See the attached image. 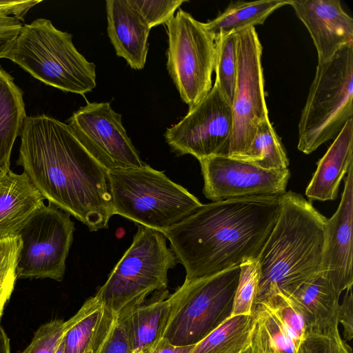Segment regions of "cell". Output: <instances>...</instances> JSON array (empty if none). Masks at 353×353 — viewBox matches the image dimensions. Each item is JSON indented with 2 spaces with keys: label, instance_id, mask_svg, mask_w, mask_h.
Returning a JSON list of instances; mask_svg holds the SVG:
<instances>
[{
  "label": "cell",
  "instance_id": "5bb4252c",
  "mask_svg": "<svg viewBox=\"0 0 353 353\" xmlns=\"http://www.w3.org/2000/svg\"><path fill=\"white\" fill-rule=\"evenodd\" d=\"M204 180L203 193L212 201L258 196H281L290 172L265 170L228 156L199 161Z\"/></svg>",
  "mask_w": 353,
  "mask_h": 353
},
{
  "label": "cell",
  "instance_id": "603a6c76",
  "mask_svg": "<svg viewBox=\"0 0 353 353\" xmlns=\"http://www.w3.org/2000/svg\"><path fill=\"white\" fill-rule=\"evenodd\" d=\"M23 91L0 65V172L10 170L14 141L27 117Z\"/></svg>",
  "mask_w": 353,
  "mask_h": 353
},
{
  "label": "cell",
  "instance_id": "d4e9b609",
  "mask_svg": "<svg viewBox=\"0 0 353 353\" xmlns=\"http://www.w3.org/2000/svg\"><path fill=\"white\" fill-rule=\"evenodd\" d=\"M253 316H230L189 353H243L250 345Z\"/></svg>",
  "mask_w": 353,
  "mask_h": 353
},
{
  "label": "cell",
  "instance_id": "1f68e13d",
  "mask_svg": "<svg viewBox=\"0 0 353 353\" xmlns=\"http://www.w3.org/2000/svg\"><path fill=\"white\" fill-rule=\"evenodd\" d=\"M262 304L276 315L299 348L307 335V326L297 307L288 297L281 294L274 295Z\"/></svg>",
  "mask_w": 353,
  "mask_h": 353
},
{
  "label": "cell",
  "instance_id": "ac0fdd59",
  "mask_svg": "<svg viewBox=\"0 0 353 353\" xmlns=\"http://www.w3.org/2000/svg\"><path fill=\"white\" fill-rule=\"evenodd\" d=\"M117 316L94 295L64 323L65 353H99Z\"/></svg>",
  "mask_w": 353,
  "mask_h": 353
},
{
  "label": "cell",
  "instance_id": "b9f144b4",
  "mask_svg": "<svg viewBox=\"0 0 353 353\" xmlns=\"http://www.w3.org/2000/svg\"><path fill=\"white\" fill-rule=\"evenodd\" d=\"M243 353H249V347Z\"/></svg>",
  "mask_w": 353,
  "mask_h": 353
},
{
  "label": "cell",
  "instance_id": "74e56055",
  "mask_svg": "<svg viewBox=\"0 0 353 353\" xmlns=\"http://www.w3.org/2000/svg\"><path fill=\"white\" fill-rule=\"evenodd\" d=\"M193 345L175 346L161 337L137 353H189Z\"/></svg>",
  "mask_w": 353,
  "mask_h": 353
},
{
  "label": "cell",
  "instance_id": "60d3db41",
  "mask_svg": "<svg viewBox=\"0 0 353 353\" xmlns=\"http://www.w3.org/2000/svg\"><path fill=\"white\" fill-rule=\"evenodd\" d=\"M249 353H262L256 347L250 343L249 347Z\"/></svg>",
  "mask_w": 353,
  "mask_h": 353
},
{
  "label": "cell",
  "instance_id": "8fae6325",
  "mask_svg": "<svg viewBox=\"0 0 353 353\" xmlns=\"http://www.w3.org/2000/svg\"><path fill=\"white\" fill-rule=\"evenodd\" d=\"M236 79L231 104L233 127L228 157L249 148L259 125L268 119L261 64L262 46L254 27L236 32Z\"/></svg>",
  "mask_w": 353,
  "mask_h": 353
},
{
  "label": "cell",
  "instance_id": "30bf717a",
  "mask_svg": "<svg viewBox=\"0 0 353 353\" xmlns=\"http://www.w3.org/2000/svg\"><path fill=\"white\" fill-rule=\"evenodd\" d=\"M74 223L70 214L43 203L16 232L20 241L16 261L17 279L61 281L73 241Z\"/></svg>",
  "mask_w": 353,
  "mask_h": 353
},
{
  "label": "cell",
  "instance_id": "9c48e42d",
  "mask_svg": "<svg viewBox=\"0 0 353 353\" xmlns=\"http://www.w3.org/2000/svg\"><path fill=\"white\" fill-rule=\"evenodd\" d=\"M165 24L168 35V73L181 99L190 110L212 87L215 39L204 23L181 8Z\"/></svg>",
  "mask_w": 353,
  "mask_h": 353
},
{
  "label": "cell",
  "instance_id": "8992f818",
  "mask_svg": "<svg viewBox=\"0 0 353 353\" xmlns=\"http://www.w3.org/2000/svg\"><path fill=\"white\" fill-rule=\"evenodd\" d=\"M353 43L317 65L299 123L297 148L309 154L335 139L353 115Z\"/></svg>",
  "mask_w": 353,
  "mask_h": 353
},
{
  "label": "cell",
  "instance_id": "8d00e7d4",
  "mask_svg": "<svg viewBox=\"0 0 353 353\" xmlns=\"http://www.w3.org/2000/svg\"><path fill=\"white\" fill-rule=\"evenodd\" d=\"M338 321L343 327L345 341H350L353 337V296L352 288L346 290L343 303L339 305Z\"/></svg>",
  "mask_w": 353,
  "mask_h": 353
},
{
  "label": "cell",
  "instance_id": "277c9868",
  "mask_svg": "<svg viewBox=\"0 0 353 353\" xmlns=\"http://www.w3.org/2000/svg\"><path fill=\"white\" fill-rule=\"evenodd\" d=\"M113 214L161 232L203 204L185 188L148 164L107 170Z\"/></svg>",
  "mask_w": 353,
  "mask_h": 353
},
{
  "label": "cell",
  "instance_id": "e575fe53",
  "mask_svg": "<svg viewBox=\"0 0 353 353\" xmlns=\"http://www.w3.org/2000/svg\"><path fill=\"white\" fill-rule=\"evenodd\" d=\"M64 323L54 319L41 325L22 353H54L64 332Z\"/></svg>",
  "mask_w": 353,
  "mask_h": 353
},
{
  "label": "cell",
  "instance_id": "7402d4cb",
  "mask_svg": "<svg viewBox=\"0 0 353 353\" xmlns=\"http://www.w3.org/2000/svg\"><path fill=\"white\" fill-rule=\"evenodd\" d=\"M339 297L327 277L320 272L288 298L303 316L307 334L339 327Z\"/></svg>",
  "mask_w": 353,
  "mask_h": 353
},
{
  "label": "cell",
  "instance_id": "52a82bcc",
  "mask_svg": "<svg viewBox=\"0 0 353 353\" xmlns=\"http://www.w3.org/2000/svg\"><path fill=\"white\" fill-rule=\"evenodd\" d=\"M137 225L132 244L95 294L117 316L123 308L166 290L168 271L178 262L162 232Z\"/></svg>",
  "mask_w": 353,
  "mask_h": 353
},
{
  "label": "cell",
  "instance_id": "7c38bea8",
  "mask_svg": "<svg viewBox=\"0 0 353 353\" xmlns=\"http://www.w3.org/2000/svg\"><path fill=\"white\" fill-rule=\"evenodd\" d=\"M233 127L231 104L216 83L208 94L164 134L178 155L191 154L199 161L228 156Z\"/></svg>",
  "mask_w": 353,
  "mask_h": 353
},
{
  "label": "cell",
  "instance_id": "9a60e30c",
  "mask_svg": "<svg viewBox=\"0 0 353 353\" xmlns=\"http://www.w3.org/2000/svg\"><path fill=\"white\" fill-rule=\"evenodd\" d=\"M353 164L347 171L341 200L333 216L326 220L321 272L339 294L353 284L352 219Z\"/></svg>",
  "mask_w": 353,
  "mask_h": 353
},
{
  "label": "cell",
  "instance_id": "836d02e7",
  "mask_svg": "<svg viewBox=\"0 0 353 353\" xmlns=\"http://www.w3.org/2000/svg\"><path fill=\"white\" fill-rule=\"evenodd\" d=\"M137 9L147 25L152 28L168 23L184 0H128Z\"/></svg>",
  "mask_w": 353,
  "mask_h": 353
},
{
  "label": "cell",
  "instance_id": "4316f807",
  "mask_svg": "<svg viewBox=\"0 0 353 353\" xmlns=\"http://www.w3.org/2000/svg\"><path fill=\"white\" fill-rule=\"evenodd\" d=\"M237 159L265 170H285L289 165L283 144L269 119L259 125L249 148Z\"/></svg>",
  "mask_w": 353,
  "mask_h": 353
},
{
  "label": "cell",
  "instance_id": "6da1fadb",
  "mask_svg": "<svg viewBox=\"0 0 353 353\" xmlns=\"http://www.w3.org/2000/svg\"><path fill=\"white\" fill-rule=\"evenodd\" d=\"M19 136L17 163L44 199L90 231L107 228L114 215L107 170L68 125L46 114L27 116Z\"/></svg>",
  "mask_w": 353,
  "mask_h": 353
},
{
  "label": "cell",
  "instance_id": "4fadbf2b",
  "mask_svg": "<svg viewBox=\"0 0 353 353\" xmlns=\"http://www.w3.org/2000/svg\"><path fill=\"white\" fill-rule=\"evenodd\" d=\"M72 134L107 170L140 168L145 163L128 136L121 115L108 102H89L68 119Z\"/></svg>",
  "mask_w": 353,
  "mask_h": 353
},
{
  "label": "cell",
  "instance_id": "f35d334b",
  "mask_svg": "<svg viewBox=\"0 0 353 353\" xmlns=\"http://www.w3.org/2000/svg\"><path fill=\"white\" fill-rule=\"evenodd\" d=\"M0 353H11L10 339L0 325Z\"/></svg>",
  "mask_w": 353,
  "mask_h": 353
},
{
  "label": "cell",
  "instance_id": "4dcf8cb0",
  "mask_svg": "<svg viewBox=\"0 0 353 353\" xmlns=\"http://www.w3.org/2000/svg\"><path fill=\"white\" fill-rule=\"evenodd\" d=\"M19 247L16 235L0 239V321L17 279L16 261Z\"/></svg>",
  "mask_w": 353,
  "mask_h": 353
},
{
  "label": "cell",
  "instance_id": "83f0119b",
  "mask_svg": "<svg viewBox=\"0 0 353 353\" xmlns=\"http://www.w3.org/2000/svg\"><path fill=\"white\" fill-rule=\"evenodd\" d=\"M215 43L214 83L225 99L232 104L236 79L235 34L230 33L220 36L215 39Z\"/></svg>",
  "mask_w": 353,
  "mask_h": 353
},
{
  "label": "cell",
  "instance_id": "2e32d148",
  "mask_svg": "<svg viewBox=\"0 0 353 353\" xmlns=\"http://www.w3.org/2000/svg\"><path fill=\"white\" fill-rule=\"evenodd\" d=\"M289 5L308 30L319 64L329 61L341 48L353 43V19L339 0H290Z\"/></svg>",
  "mask_w": 353,
  "mask_h": 353
},
{
  "label": "cell",
  "instance_id": "ffe728a7",
  "mask_svg": "<svg viewBox=\"0 0 353 353\" xmlns=\"http://www.w3.org/2000/svg\"><path fill=\"white\" fill-rule=\"evenodd\" d=\"M168 290L154 294L152 299L128 306L117 315L131 353H137L161 337L170 305Z\"/></svg>",
  "mask_w": 353,
  "mask_h": 353
},
{
  "label": "cell",
  "instance_id": "7a4b0ae2",
  "mask_svg": "<svg viewBox=\"0 0 353 353\" xmlns=\"http://www.w3.org/2000/svg\"><path fill=\"white\" fill-rule=\"evenodd\" d=\"M281 196L213 201L162 232L185 270L184 282L257 259L277 220Z\"/></svg>",
  "mask_w": 353,
  "mask_h": 353
},
{
  "label": "cell",
  "instance_id": "ab89813d",
  "mask_svg": "<svg viewBox=\"0 0 353 353\" xmlns=\"http://www.w3.org/2000/svg\"><path fill=\"white\" fill-rule=\"evenodd\" d=\"M54 353H65V342H64V336H63L58 343L57 348L54 351Z\"/></svg>",
  "mask_w": 353,
  "mask_h": 353
},
{
  "label": "cell",
  "instance_id": "f1b7e54d",
  "mask_svg": "<svg viewBox=\"0 0 353 353\" xmlns=\"http://www.w3.org/2000/svg\"><path fill=\"white\" fill-rule=\"evenodd\" d=\"M41 1H0V59L6 58L22 28L24 16Z\"/></svg>",
  "mask_w": 353,
  "mask_h": 353
},
{
  "label": "cell",
  "instance_id": "d590c367",
  "mask_svg": "<svg viewBox=\"0 0 353 353\" xmlns=\"http://www.w3.org/2000/svg\"><path fill=\"white\" fill-rule=\"evenodd\" d=\"M99 353H131L128 338L117 319L104 341Z\"/></svg>",
  "mask_w": 353,
  "mask_h": 353
},
{
  "label": "cell",
  "instance_id": "3957f363",
  "mask_svg": "<svg viewBox=\"0 0 353 353\" xmlns=\"http://www.w3.org/2000/svg\"><path fill=\"white\" fill-rule=\"evenodd\" d=\"M281 201L276 223L257 258L253 308L277 294L290 296L321 272L327 219L300 194L285 192Z\"/></svg>",
  "mask_w": 353,
  "mask_h": 353
},
{
  "label": "cell",
  "instance_id": "f546056e",
  "mask_svg": "<svg viewBox=\"0 0 353 353\" xmlns=\"http://www.w3.org/2000/svg\"><path fill=\"white\" fill-rule=\"evenodd\" d=\"M239 267V283L230 316L252 315L259 284V272L257 259L247 260Z\"/></svg>",
  "mask_w": 353,
  "mask_h": 353
},
{
  "label": "cell",
  "instance_id": "5b68a950",
  "mask_svg": "<svg viewBox=\"0 0 353 353\" xmlns=\"http://www.w3.org/2000/svg\"><path fill=\"white\" fill-rule=\"evenodd\" d=\"M6 59L33 77L65 92L81 94L97 85L96 65L75 48L72 35L46 19L24 23Z\"/></svg>",
  "mask_w": 353,
  "mask_h": 353
},
{
  "label": "cell",
  "instance_id": "44dd1931",
  "mask_svg": "<svg viewBox=\"0 0 353 353\" xmlns=\"http://www.w3.org/2000/svg\"><path fill=\"white\" fill-rule=\"evenodd\" d=\"M43 199L25 172H0V239L14 236Z\"/></svg>",
  "mask_w": 353,
  "mask_h": 353
},
{
  "label": "cell",
  "instance_id": "484cf974",
  "mask_svg": "<svg viewBox=\"0 0 353 353\" xmlns=\"http://www.w3.org/2000/svg\"><path fill=\"white\" fill-rule=\"evenodd\" d=\"M252 314L251 343L262 353H298V347L269 307L259 305Z\"/></svg>",
  "mask_w": 353,
  "mask_h": 353
},
{
  "label": "cell",
  "instance_id": "d6986e66",
  "mask_svg": "<svg viewBox=\"0 0 353 353\" xmlns=\"http://www.w3.org/2000/svg\"><path fill=\"white\" fill-rule=\"evenodd\" d=\"M352 164L353 118H351L319 161L305 195L310 201L334 200L338 196L341 181Z\"/></svg>",
  "mask_w": 353,
  "mask_h": 353
},
{
  "label": "cell",
  "instance_id": "ba28073f",
  "mask_svg": "<svg viewBox=\"0 0 353 353\" xmlns=\"http://www.w3.org/2000/svg\"><path fill=\"white\" fill-rule=\"evenodd\" d=\"M240 267L183 283L168 296L170 310L161 337L175 346L198 343L232 314Z\"/></svg>",
  "mask_w": 353,
  "mask_h": 353
},
{
  "label": "cell",
  "instance_id": "cb8c5ba5",
  "mask_svg": "<svg viewBox=\"0 0 353 353\" xmlns=\"http://www.w3.org/2000/svg\"><path fill=\"white\" fill-rule=\"evenodd\" d=\"M289 4L290 0L232 1L222 13L204 24L216 39L222 35L263 24L273 12Z\"/></svg>",
  "mask_w": 353,
  "mask_h": 353
},
{
  "label": "cell",
  "instance_id": "e0dca14e",
  "mask_svg": "<svg viewBox=\"0 0 353 353\" xmlns=\"http://www.w3.org/2000/svg\"><path fill=\"white\" fill-rule=\"evenodd\" d=\"M107 32L118 57L134 70L144 68L150 28L128 0H107Z\"/></svg>",
  "mask_w": 353,
  "mask_h": 353
},
{
  "label": "cell",
  "instance_id": "d6a6232c",
  "mask_svg": "<svg viewBox=\"0 0 353 353\" xmlns=\"http://www.w3.org/2000/svg\"><path fill=\"white\" fill-rule=\"evenodd\" d=\"M298 353H352V350L336 327L323 333H307L299 346Z\"/></svg>",
  "mask_w": 353,
  "mask_h": 353
}]
</instances>
